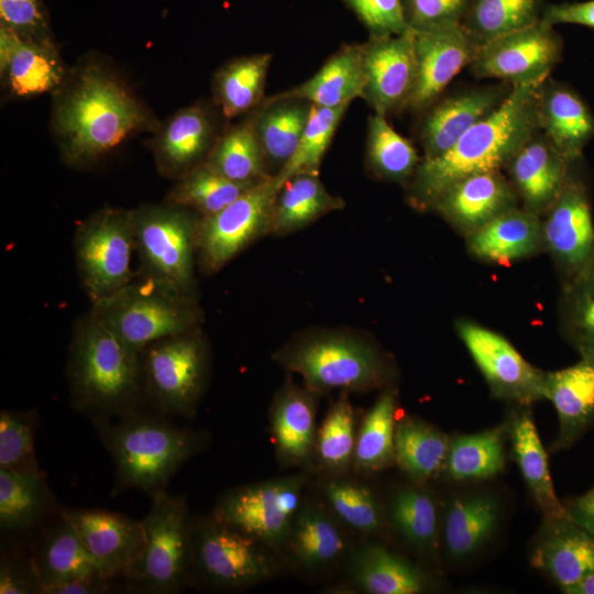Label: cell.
<instances>
[{"mask_svg":"<svg viewBox=\"0 0 594 594\" xmlns=\"http://www.w3.org/2000/svg\"><path fill=\"white\" fill-rule=\"evenodd\" d=\"M113 579L80 578L44 586L41 594H103L111 590Z\"/></svg>","mask_w":594,"mask_h":594,"instance_id":"cell-58","label":"cell"},{"mask_svg":"<svg viewBox=\"0 0 594 594\" xmlns=\"http://www.w3.org/2000/svg\"><path fill=\"white\" fill-rule=\"evenodd\" d=\"M41 582L31 556L11 548L1 556L0 594H41Z\"/></svg>","mask_w":594,"mask_h":594,"instance_id":"cell-56","label":"cell"},{"mask_svg":"<svg viewBox=\"0 0 594 594\" xmlns=\"http://www.w3.org/2000/svg\"><path fill=\"white\" fill-rule=\"evenodd\" d=\"M92 425L112 457L118 490L136 488L151 497L166 491L175 473L207 441L204 433L142 408Z\"/></svg>","mask_w":594,"mask_h":594,"instance_id":"cell-4","label":"cell"},{"mask_svg":"<svg viewBox=\"0 0 594 594\" xmlns=\"http://www.w3.org/2000/svg\"><path fill=\"white\" fill-rule=\"evenodd\" d=\"M457 327L495 396L520 405L544 397V373L531 366L504 337L468 320Z\"/></svg>","mask_w":594,"mask_h":594,"instance_id":"cell-15","label":"cell"},{"mask_svg":"<svg viewBox=\"0 0 594 594\" xmlns=\"http://www.w3.org/2000/svg\"><path fill=\"white\" fill-rule=\"evenodd\" d=\"M568 517L594 536V512H580L566 508Z\"/></svg>","mask_w":594,"mask_h":594,"instance_id":"cell-59","label":"cell"},{"mask_svg":"<svg viewBox=\"0 0 594 594\" xmlns=\"http://www.w3.org/2000/svg\"><path fill=\"white\" fill-rule=\"evenodd\" d=\"M91 311L138 353L155 341L198 329L200 321L194 295L139 272L120 290L94 302Z\"/></svg>","mask_w":594,"mask_h":594,"instance_id":"cell-5","label":"cell"},{"mask_svg":"<svg viewBox=\"0 0 594 594\" xmlns=\"http://www.w3.org/2000/svg\"><path fill=\"white\" fill-rule=\"evenodd\" d=\"M199 219L195 211L165 201L132 209L138 272L194 295Z\"/></svg>","mask_w":594,"mask_h":594,"instance_id":"cell-9","label":"cell"},{"mask_svg":"<svg viewBox=\"0 0 594 594\" xmlns=\"http://www.w3.org/2000/svg\"><path fill=\"white\" fill-rule=\"evenodd\" d=\"M341 199L331 196L318 175L298 174L280 187L274 204L272 229L289 232L308 224L333 209L341 208Z\"/></svg>","mask_w":594,"mask_h":594,"instance_id":"cell-41","label":"cell"},{"mask_svg":"<svg viewBox=\"0 0 594 594\" xmlns=\"http://www.w3.org/2000/svg\"><path fill=\"white\" fill-rule=\"evenodd\" d=\"M544 397L554 406L559 435L554 449L572 446L594 421V360L544 373Z\"/></svg>","mask_w":594,"mask_h":594,"instance_id":"cell-25","label":"cell"},{"mask_svg":"<svg viewBox=\"0 0 594 594\" xmlns=\"http://www.w3.org/2000/svg\"><path fill=\"white\" fill-rule=\"evenodd\" d=\"M30 552L44 586L80 578H109L59 510L37 531ZM112 579V578H110Z\"/></svg>","mask_w":594,"mask_h":594,"instance_id":"cell-22","label":"cell"},{"mask_svg":"<svg viewBox=\"0 0 594 594\" xmlns=\"http://www.w3.org/2000/svg\"><path fill=\"white\" fill-rule=\"evenodd\" d=\"M497 518L496 502L487 495L454 498L447 509L443 525L448 553L455 559L475 553L492 537Z\"/></svg>","mask_w":594,"mask_h":594,"instance_id":"cell-37","label":"cell"},{"mask_svg":"<svg viewBox=\"0 0 594 594\" xmlns=\"http://www.w3.org/2000/svg\"><path fill=\"white\" fill-rule=\"evenodd\" d=\"M541 19L551 25L569 23L594 28V0L550 4L543 9Z\"/></svg>","mask_w":594,"mask_h":594,"instance_id":"cell-57","label":"cell"},{"mask_svg":"<svg viewBox=\"0 0 594 594\" xmlns=\"http://www.w3.org/2000/svg\"><path fill=\"white\" fill-rule=\"evenodd\" d=\"M286 544L297 562L307 569L332 564L346 547L338 525L315 505L300 506Z\"/></svg>","mask_w":594,"mask_h":594,"instance_id":"cell-39","label":"cell"},{"mask_svg":"<svg viewBox=\"0 0 594 594\" xmlns=\"http://www.w3.org/2000/svg\"><path fill=\"white\" fill-rule=\"evenodd\" d=\"M564 593L568 594H594V569L590 570L583 578L569 587Z\"/></svg>","mask_w":594,"mask_h":594,"instance_id":"cell-60","label":"cell"},{"mask_svg":"<svg viewBox=\"0 0 594 594\" xmlns=\"http://www.w3.org/2000/svg\"><path fill=\"white\" fill-rule=\"evenodd\" d=\"M277 361L298 373L315 394L371 391L389 376L386 361L373 345L341 334L296 342L280 351Z\"/></svg>","mask_w":594,"mask_h":594,"instance_id":"cell-7","label":"cell"},{"mask_svg":"<svg viewBox=\"0 0 594 594\" xmlns=\"http://www.w3.org/2000/svg\"><path fill=\"white\" fill-rule=\"evenodd\" d=\"M501 96L496 88H480L435 105L422 123L424 160L450 150L470 128L503 102L505 98Z\"/></svg>","mask_w":594,"mask_h":594,"instance_id":"cell-30","label":"cell"},{"mask_svg":"<svg viewBox=\"0 0 594 594\" xmlns=\"http://www.w3.org/2000/svg\"><path fill=\"white\" fill-rule=\"evenodd\" d=\"M561 309L568 340L581 358L594 360V257L569 278Z\"/></svg>","mask_w":594,"mask_h":594,"instance_id":"cell-46","label":"cell"},{"mask_svg":"<svg viewBox=\"0 0 594 594\" xmlns=\"http://www.w3.org/2000/svg\"><path fill=\"white\" fill-rule=\"evenodd\" d=\"M315 393L285 385L271 408V429L279 462L306 466L314 458L317 436Z\"/></svg>","mask_w":594,"mask_h":594,"instance_id":"cell-24","label":"cell"},{"mask_svg":"<svg viewBox=\"0 0 594 594\" xmlns=\"http://www.w3.org/2000/svg\"><path fill=\"white\" fill-rule=\"evenodd\" d=\"M566 508L580 512H594V487L585 495L573 501Z\"/></svg>","mask_w":594,"mask_h":594,"instance_id":"cell-61","label":"cell"},{"mask_svg":"<svg viewBox=\"0 0 594 594\" xmlns=\"http://www.w3.org/2000/svg\"><path fill=\"white\" fill-rule=\"evenodd\" d=\"M369 30L370 36L399 35L410 32L402 0H342Z\"/></svg>","mask_w":594,"mask_h":594,"instance_id":"cell-54","label":"cell"},{"mask_svg":"<svg viewBox=\"0 0 594 594\" xmlns=\"http://www.w3.org/2000/svg\"><path fill=\"white\" fill-rule=\"evenodd\" d=\"M206 162L238 183H258L272 176L256 138L253 117L232 125L219 138Z\"/></svg>","mask_w":594,"mask_h":594,"instance_id":"cell-42","label":"cell"},{"mask_svg":"<svg viewBox=\"0 0 594 594\" xmlns=\"http://www.w3.org/2000/svg\"><path fill=\"white\" fill-rule=\"evenodd\" d=\"M543 0H475L468 30L479 43L520 30L541 19Z\"/></svg>","mask_w":594,"mask_h":594,"instance_id":"cell-50","label":"cell"},{"mask_svg":"<svg viewBox=\"0 0 594 594\" xmlns=\"http://www.w3.org/2000/svg\"><path fill=\"white\" fill-rule=\"evenodd\" d=\"M356 433L354 409L342 392L317 429L314 458L332 474L345 473L353 466Z\"/></svg>","mask_w":594,"mask_h":594,"instance_id":"cell-45","label":"cell"},{"mask_svg":"<svg viewBox=\"0 0 594 594\" xmlns=\"http://www.w3.org/2000/svg\"><path fill=\"white\" fill-rule=\"evenodd\" d=\"M59 508L43 471L0 469V529L3 537L37 531Z\"/></svg>","mask_w":594,"mask_h":594,"instance_id":"cell-26","label":"cell"},{"mask_svg":"<svg viewBox=\"0 0 594 594\" xmlns=\"http://www.w3.org/2000/svg\"><path fill=\"white\" fill-rule=\"evenodd\" d=\"M411 31H424L461 23L469 0H402Z\"/></svg>","mask_w":594,"mask_h":594,"instance_id":"cell-55","label":"cell"},{"mask_svg":"<svg viewBox=\"0 0 594 594\" xmlns=\"http://www.w3.org/2000/svg\"><path fill=\"white\" fill-rule=\"evenodd\" d=\"M279 187L271 176L216 213L200 217L196 256L206 272H216L272 226Z\"/></svg>","mask_w":594,"mask_h":594,"instance_id":"cell-13","label":"cell"},{"mask_svg":"<svg viewBox=\"0 0 594 594\" xmlns=\"http://www.w3.org/2000/svg\"><path fill=\"white\" fill-rule=\"evenodd\" d=\"M450 440L437 428L406 417L396 422L395 462L415 482L436 477L446 468Z\"/></svg>","mask_w":594,"mask_h":594,"instance_id":"cell-36","label":"cell"},{"mask_svg":"<svg viewBox=\"0 0 594 594\" xmlns=\"http://www.w3.org/2000/svg\"><path fill=\"white\" fill-rule=\"evenodd\" d=\"M413 32L416 81L407 106L422 111L472 63L480 43L461 23Z\"/></svg>","mask_w":594,"mask_h":594,"instance_id":"cell-16","label":"cell"},{"mask_svg":"<svg viewBox=\"0 0 594 594\" xmlns=\"http://www.w3.org/2000/svg\"><path fill=\"white\" fill-rule=\"evenodd\" d=\"M53 125L64 161L86 166L129 136L156 131L152 112L108 67L88 62L54 92Z\"/></svg>","mask_w":594,"mask_h":594,"instance_id":"cell-1","label":"cell"},{"mask_svg":"<svg viewBox=\"0 0 594 594\" xmlns=\"http://www.w3.org/2000/svg\"><path fill=\"white\" fill-rule=\"evenodd\" d=\"M363 44L343 45L314 76L279 95L327 108L350 105L363 96Z\"/></svg>","mask_w":594,"mask_h":594,"instance_id":"cell-32","label":"cell"},{"mask_svg":"<svg viewBox=\"0 0 594 594\" xmlns=\"http://www.w3.org/2000/svg\"><path fill=\"white\" fill-rule=\"evenodd\" d=\"M306 481L307 474L297 473L237 487L218 501L211 515L268 548H278L288 540Z\"/></svg>","mask_w":594,"mask_h":594,"instance_id":"cell-12","label":"cell"},{"mask_svg":"<svg viewBox=\"0 0 594 594\" xmlns=\"http://www.w3.org/2000/svg\"><path fill=\"white\" fill-rule=\"evenodd\" d=\"M0 25L43 43H55L42 0H0Z\"/></svg>","mask_w":594,"mask_h":594,"instance_id":"cell-53","label":"cell"},{"mask_svg":"<svg viewBox=\"0 0 594 594\" xmlns=\"http://www.w3.org/2000/svg\"><path fill=\"white\" fill-rule=\"evenodd\" d=\"M0 74L8 92L31 98L55 92L67 74L55 43H43L0 25Z\"/></svg>","mask_w":594,"mask_h":594,"instance_id":"cell-20","label":"cell"},{"mask_svg":"<svg viewBox=\"0 0 594 594\" xmlns=\"http://www.w3.org/2000/svg\"><path fill=\"white\" fill-rule=\"evenodd\" d=\"M542 82L513 87L503 102L470 128L450 150L422 160L415 172L413 201L419 207L432 206L458 180L498 170L507 164L539 129L537 95Z\"/></svg>","mask_w":594,"mask_h":594,"instance_id":"cell-2","label":"cell"},{"mask_svg":"<svg viewBox=\"0 0 594 594\" xmlns=\"http://www.w3.org/2000/svg\"><path fill=\"white\" fill-rule=\"evenodd\" d=\"M151 147L158 172L179 178L205 162L215 145V124L209 110L194 103L177 111L155 131Z\"/></svg>","mask_w":594,"mask_h":594,"instance_id":"cell-21","label":"cell"},{"mask_svg":"<svg viewBox=\"0 0 594 594\" xmlns=\"http://www.w3.org/2000/svg\"><path fill=\"white\" fill-rule=\"evenodd\" d=\"M143 395L153 411L193 417L205 389L207 350L198 329L155 341L141 351Z\"/></svg>","mask_w":594,"mask_h":594,"instance_id":"cell-8","label":"cell"},{"mask_svg":"<svg viewBox=\"0 0 594 594\" xmlns=\"http://www.w3.org/2000/svg\"><path fill=\"white\" fill-rule=\"evenodd\" d=\"M271 61L268 53L254 54L234 58L218 69L213 95L226 118L239 117L262 102Z\"/></svg>","mask_w":594,"mask_h":594,"instance_id":"cell-38","label":"cell"},{"mask_svg":"<svg viewBox=\"0 0 594 594\" xmlns=\"http://www.w3.org/2000/svg\"><path fill=\"white\" fill-rule=\"evenodd\" d=\"M391 519L410 544L431 551L438 540V512L430 494L416 487L399 490L393 497Z\"/></svg>","mask_w":594,"mask_h":594,"instance_id":"cell-49","label":"cell"},{"mask_svg":"<svg viewBox=\"0 0 594 594\" xmlns=\"http://www.w3.org/2000/svg\"><path fill=\"white\" fill-rule=\"evenodd\" d=\"M504 444L503 426L479 433L459 436L450 441L444 469L455 481L492 477L505 465Z\"/></svg>","mask_w":594,"mask_h":594,"instance_id":"cell-44","label":"cell"},{"mask_svg":"<svg viewBox=\"0 0 594 594\" xmlns=\"http://www.w3.org/2000/svg\"><path fill=\"white\" fill-rule=\"evenodd\" d=\"M513 451L520 473L538 507L548 520L568 518L549 472L546 451L528 413L516 415L510 426Z\"/></svg>","mask_w":594,"mask_h":594,"instance_id":"cell-35","label":"cell"},{"mask_svg":"<svg viewBox=\"0 0 594 594\" xmlns=\"http://www.w3.org/2000/svg\"><path fill=\"white\" fill-rule=\"evenodd\" d=\"M66 374L72 406L91 424L141 408V353L124 344L91 310L75 326Z\"/></svg>","mask_w":594,"mask_h":594,"instance_id":"cell-3","label":"cell"},{"mask_svg":"<svg viewBox=\"0 0 594 594\" xmlns=\"http://www.w3.org/2000/svg\"><path fill=\"white\" fill-rule=\"evenodd\" d=\"M267 548L212 515L194 519L190 581L221 590L255 585L275 569Z\"/></svg>","mask_w":594,"mask_h":594,"instance_id":"cell-11","label":"cell"},{"mask_svg":"<svg viewBox=\"0 0 594 594\" xmlns=\"http://www.w3.org/2000/svg\"><path fill=\"white\" fill-rule=\"evenodd\" d=\"M516 195L498 170L466 176L446 189L433 202L457 227L472 232L515 208Z\"/></svg>","mask_w":594,"mask_h":594,"instance_id":"cell-23","label":"cell"},{"mask_svg":"<svg viewBox=\"0 0 594 594\" xmlns=\"http://www.w3.org/2000/svg\"><path fill=\"white\" fill-rule=\"evenodd\" d=\"M109 578L123 576L143 542L141 520L106 509L61 508Z\"/></svg>","mask_w":594,"mask_h":594,"instance_id":"cell-19","label":"cell"},{"mask_svg":"<svg viewBox=\"0 0 594 594\" xmlns=\"http://www.w3.org/2000/svg\"><path fill=\"white\" fill-rule=\"evenodd\" d=\"M542 228L546 244L569 278L594 257L592 210L581 182L566 178Z\"/></svg>","mask_w":594,"mask_h":594,"instance_id":"cell-18","label":"cell"},{"mask_svg":"<svg viewBox=\"0 0 594 594\" xmlns=\"http://www.w3.org/2000/svg\"><path fill=\"white\" fill-rule=\"evenodd\" d=\"M74 249L79 277L91 304L110 297L138 273L132 270V210L108 207L82 220L74 234Z\"/></svg>","mask_w":594,"mask_h":594,"instance_id":"cell-10","label":"cell"},{"mask_svg":"<svg viewBox=\"0 0 594 594\" xmlns=\"http://www.w3.org/2000/svg\"><path fill=\"white\" fill-rule=\"evenodd\" d=\"M349 571L354 584L369 594H416L427 588L419 568L381 544L355 550Z\"/></svg>","mask_w":594,"mask_h":594,"instance_id":"cell-34","label":"cell"},{"mask_svg":"<svg viewBox=\"0 0 594 594\" xmlns=\"http://www.w3.org/2000/svg\"><path fill=\"white\" fill-rule=\"evenodd\" d=\"M256 184L231 180L205 161L177 178L164 201L205 217L223 209Z\"/></svg>","mask_w":594,"mask_h":594,"instance_id":"cell-40","label":"cell"},{"mask_svg":"<svg viewBox=\"0 0 594 594\" xmlns=\"http://www.w3.org/2000/svg\"><path fill=\"white\" fill-rule=\"evenodd\" d=\"M538 125L546 138L570 163L579 158L594 134V118L573 91L547 79L537 95Z\"/></svg>","mask_w":594,"mask_h":594,"instance_id":"cell-28","label":"cell"},{"mask_svg":"<svg viewBox=\"0 0 594 594\" xmlns=\"http://www.w3.org/2000/svg\"><path fill=\"white\" fill-rule=\"evenodd\" d=\"M531 561L564 593L594 569V536L569 517L549 520Z\"/></svg>","mask_w":594,"mask_h":594,"instance_id":"cell-29","label":"cell"},{"mask_svg":"<svg viewBox=\"0 0 594 594\" xmlns=\"http://www.w3.org/2000/svg\"><path fill=\"white\" fill-rule=\"evenodd\" d=\"M568 163L547 138L536 134L516 151L507 164L528 210H548L568 178Z\"/></svg>","mask_w":594,"mask_h":594,"instance_id":"cell-27","label":"cell"},{"mask_svg":"<svg viewBox=\"0 0 594 594\" xmlns=\"http://www.w3.org/2000/svg\"><path fill=\"white\" fill-rule=\"evenodd\" d=\"M560 57L561 41L553 25L540 19L481 43L470 66L479 77L503 79L516 87L544 81Z\"/></svg>","mask_w":594,"mask_h":594,"instance_id":"cell-14","label":"cell"},{"mask_svg":"<svg viewBox=\"0 0 594 594\" xmlns=\"http://www.w3.org/2000/svg\"><path fill=\"white\" fill-rule=\"evenodd\" d=\"M38 422L37 414L32 410H1L0 469L20 473L42 471L34 447Z\"/></svg>","mask_w":594,"mask_h":594,"instance_id":"cell-52","label":"cell"},{"mask_svg":"<svg viewBox=\"0 0 594 594\" xmlns=\"http://www.w3.org/2000/svg\"><path fill=\"white\" fill-rule=\"evenodd\" d=\"M349 106L327 108L311 103L310 114L298 147L289 162L275 176L279 189L295 175H318L322 157Z\"/></svg>","mask_w":594,"mask_h":594,"instance_id":"cell-47","label":"cell"},{"mask_svg":"<svg viewBox=\"0 0 594 594\" xmlns=\"http://www.w3.org/2000/svg\"><path fill=\"white\" fill-rule=\"evenodd\" d=\"M363 50L362 98L383 117L407 106L416 81L414 32L370 36Z\"/></svg>","mask_w":594,"mask_h":594,"instance_id":"cell-17","label":"cell"},{"mask_svg":"<svg viewBox=\"0 0 594 594\" xmlns=\"http://www.w3.org/2000/svg\"><path fill=\"white\" fill-rule=\"evenodd\" d=\"M366 156L372 169L391 180L407 179L419 165L413 144L376 113L369 118Z\"/></svg>","mask_w":594,"mask_h":594,"instance_id":"cell-48","label":"cell"},{"mask_svg":"<svg viewBox=\"0 0 594 594\" xmlns=\"http://www.w3.org/2000/svg\"><path fill=\"white\" fill-rule=\"evenodd\" d=\"M543 241L537 213L513 208L472 231L468 244L482 260L508 263L536 253Z\"/></svg>","mask_w":594,"mask_h":594,"instance_id":"cell-31","label":"cell"},{"mask_svg":"<svg viewBox=\"0 0 594 594\" xmlns=\"http://www.w3.org/2000/svg\"><path fill=\"white\" fill-rule=\"evenodd\" d=\"M144 542L123 574L125 590L139 594H174L190 582L194 519L184 496L166 491L152 497L141 520Z\"/></svg>","mask_w":594,"mask_h":594,"instance_id":"cell-6","label":"cell"},{"mask_svg":"<svg viewBox=\"0 0 594 594\" xmlns=\"http://www.w3.org/2000/svg\"><path fill=\"white\" fill-rule=\"evenodd\" d=\"M324 497L333 514L362 535L382 529L383 516L374 494L360 483L331 479L324 483Z\"/></svg>","mask_w":594,"mask_h":594,"instance_id":"cell-51","label":"cell"},{"mask_svg":"<svg viewBox=\"0 0 594 594\" xmlns=\"http://www.w3.org/2000/svg\"><path fill=\"white\" fill-rule=\"evenodd\" d=\"M396 395L383 393L362 420L356 433L353 468L375 473L395 462Z\"/></svg>","mask_w":594,"mask_h":594,"instance_id":"cell-43","label":"cell"},{"mask_svg":"<svg viewBox=\"0 0 594 594\" xmlns=\"http://www.w3.org/2000/svg\"><path fill=\"white\" fill-rule=\"evenodd\" d=\"M307 100L276 95L253 116L256 138L268 170L277 174L289 162L300 142L310 114ZM276 174V175H277Z\"/></svg>","mask_w":594,"mask_h":594,"instance_id":"cell-33","label":"cell"}]
</instances>
